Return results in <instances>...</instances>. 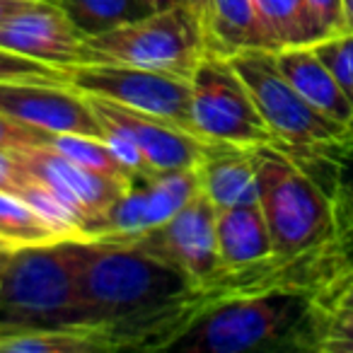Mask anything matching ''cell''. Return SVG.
<instances>
[{
	"instance_id": "7",
	"label": "cell",
	"mask_w": 353,
	"mask_h": 353,
	"mask_svg": "<svg viewBox=\"0 0 353 353\" xmlns=\"http://www.w3.org/2000/svg\"><path fill=\"white\" fill-rule=\"evenodd\" d=\"M192 133L206 143L259 148L276 143L230 59L208 54L192 75Z\"/></svg>"
},
{
	"instance_id": "22",
	"label": "cell",
	"mask_w": 353,
	"mask_h": 353,
	"mask_svg": "<svg viewBox=\"0 0 353 353\" xmlns=\"http://www.w3.org/2000/svg\"><path fill=\"white\" fill-rule=\"evenodd\" d=\"M65 15L85 37H94L150 15L141 0H59Z\"/></svg>"
},
{
	"instance_id": "6",
	"label": "cell",
	"mask_w": 353,
	"mask_h": 353,
	"mask_svg": "<svg viewBox=\"0 0 353 353\" xmlns=\"http://www.w3.org/2000/svg\"><path fill=\"white\" fill-rule=\"evenodd\" d=\"M232 65L247 85L261 119L274 133L276 145L300 148L314 143L336 141L351 133V128L314 109L290 80L281 73L274 51L247 49L230 56Z\"/></svg>"
},
{
	"instance_id": "11",
	"label": "cell",
	"mask_w": 353,
	"mask_h": 353,
	"mask_svg": "<svg viewBox=\"0 0 353 353\" xmlns=\"http://www.w3.org/2000/svg\"><path fill=\"white\" fill-rule=\"evenodd\" d=\"M216 216L218 211L211 199L199 192L170 221L148 230L133 242L184 271L201 288H218L223 279V264L218 254Z\"/></svg>"
},
{
	"instance_id": "21",
	"label": "cell",
	"mask_w": 353,
	"mask_h": 353,
	"mask_svg": "<svg viewBox=\"0 0 353 353\" xmlns=\"http://www.w3.org/2000/svg\"><path fill=\"white\" fill-rule=\"evenodd\" d=\"M109 341L94 329H41L0 339V353H102Z\"/></svg>"
},
{
	"instance_id": "25",
	"label": "cell",
	"mask_w": 353,
	"mask_h": 353,
	"mask_svg": "<svg viewBox=\"0 0 353 353\" xmlns=\"http://www.w3.org/2000/svg\"><path fill=\"white\" fill-rule=\"evenodd\" d=\"M310 49L327 65L329 73L336 78L339 88L353 104V32H339L327 39H319Z\"/></svg>"
},
{
	"instance_id": "32",
	"label": "cell",
	"mask_w": 353,
	"mask_h": 353,
	"mask_svg": "<svg viewBox=\"0 0 353 353\" xmlns=\"http://www.w3.org/2000/svg\"><path fill=\"white\" fill-rule=\"evenodd\" d=\"M32 0H0V22H6L10 15L20 12L22 8L30 6Z\"/></svg>"
},
{
	"instance_id": "10",
	"label": "cell",
	"mask_w": 353,
	"mask_h": 353,
	"mask_svg": "<svg viewBox=\"0 0 353 353\" xmlns=\"http://www.w3.org/2000/svg\"><path fill=\"white\" fill-rule=\"evenodd\" d=\"M15 152L25 179H34L49 187L75 213L88 240H92L99 221L128 187V179L85 170L51 145L15 148Z\"/></svg>"
},
{
	"instance_id": "2",
	"label": "cell",
	"mask_w": 353,
	"mask_h": 353,
	"mask_svg": "<svg viewBox=\"0 0 353 353\" xmlns=\"http://www.w3.org/2000/svg\"><path fill=\"white\" fill-rule=\"evenodd\" d=\"M327 310L317 288L274 285L237 290L211 303L167 351L247 353L276 348L317 351Z\"/></svg>"
},
{
	"instance_id": "9",
	"label": "cell",
	"mask_w": 353,
	"mask_h": 353,
	"mask_svg": "<svg viewBox=\"0 0 353 353\" xmlns=\"http://www.w3.org/2000/svg\"><path fill=\"white\" fill-rule=\"evenodd\" d=\"M199 192V167L133 174L119 201L99 221L92 240H138L148 230L170 221L176 211H182Z\"/></svg>"
},
{
	"instance_id": "18",
	"label": "cell",
	"mask_w": 353,
	"mask_h": 353,
	"mask_svg": "<svg viewBox=\"0 0 353 353\" xmlns=\"http://www.w3.org/2000/svg\"><path fill=\"white\" fill-rule=\"evenodd\" d=\"M274 56L281 73L314 109L343 126H353L351 99L310 46H290V49L274 51Z\"/></svg>"
},
{
	"instance_id": "31",
	"label": "cell",
	"mask_w": 353,
	"mask_h": 353,
	"mask_svg": "<svg viewBox=\"0 0 353 353\" xmlns=\"http://www.w3.org/2000/svg\"><path fill=\"white\" fill-rule=\"evenodd\" d=\"M307 3L314 10V15H317V20L322 22L327 37L339 34L343 30L341 0H307Z\"/></svg>"
},
{
	"instance_id": "1",
	"label": "cell",
	"mask_w": 353,
	"mask_h": 353,
	"mask_svg": "<svg viewBox=\"0 0 353 353\" xmlns=\"http://www.w3.org/2000/svg\"><path fill=\"white\" fill-rule=\"evenodd\" d=\"M221 288H201L170 261L136 242L85 240L80 266V324L112 351H167Z\"/></svg>"
},
{
	"instance_id": "30",
	"label": "cell",
	"mask_w": 353,
	"mask_h": 353,
	"mask_svg": "<svg viewBox=\"0 0 353 353\" xmlns=\"http://www.w3.org/2000/svg\"><path fill=\"white\" fill-rule=\"evenodd\" d=\"M22 182H25V174L17 162V152L10 148H0V192L17 194Z\"/></svg>"
},
{
	"instance_id": "24",
	"label": "cell",
	"mask_w": 353,
	"mask_h": 353,
	"mask_svg": "<svg viewBox=\"0 0 353 353\" xmlns=\"http://www.w3.org/2000/svg\"><path fill=\"white\" fill-rule=\"evenodd\" d=\"M51 148L73 160L75 165L85 167L90 172L107 176H119V179H131V172L121 165L112 148L104 143V138L80 136V133H56Z\"/></svg>"
},
{
	"instance_id": "19",
	"label": "cell",
	"mask_w": 353,
	"mask_h": 353,
	"mask_svg": "<svg viewBox=\"0 0 353 353\" xmlns=\"http://www.w3.org/2000/svg\"><path fill=\"white\" fill-rule=\"evenodd\" d=\"M203 27L211 54L230 59L247 49H266L254 0H208Z\"/></svg>"
},
{
	"instance_id": "8",
	"label": "cell",
	"mask_w": 353,
	"mask_h": 353,
	"mask_svg": "<svg viewBox=\"0 0 353 353\" xmlns=\"http://www.w3.org/2000/svg\"><path fill=\"white\" fill-rule=\"evenodd\" d=\"M65 70L68 85L78 92L112 99L192 131V80L117 63H80Z\"/></svg>"
},
{
	"instance_id": "3",
	"label": "cell",
	"mask_w": 353,
	"mask_h": 353,
	"mask_svg": "<svg viewBox=\"0 0 353 353\" xmlns=\"http://www.w3.org/2000/svg\"><path fill=\"white\" fill-rule=\"evenodd\" d=\"M85 237L0 247V339L80 324Z\"/></svg>"
},
{
	"instance_id": "23",
	"label": "cell",
	"mask_w": 353,
	"mask_h": 353,
	"mask_svg": "<svg viewBox=\"0 0 353 353\" xmlns=\"http://www.w3.org/2000/svg\"><path fill=\"white\" fill-rule=\"evenodd\" d=\"M0 237L12 247L70 240L17 194L0 192Z\"/></svg>"
},
{
	"instance_id": "13",
	"label": "cell",
	"mask_w": 353,
	"mask_h": 353,
	"mask_svg": "<svg viewBox=\"0 0 353 353\" xmlns=\"http://www.w3.org/2000/svg\"><path fill=\"white\" fill-rule=\"evenodd\" d=\"M285 150L329 196L334 218L332 247L341 264V276L348 274L353 271V133L336 141Z\"/></svg>"
},
{
	"instance_id": "35",
	"label": "cell",
	"mask_w": 353,
	"mask_h": 353,
	"mask_svg": "<svg viewBox=\"0 0 353 353\" xmlns=\"http://www.w3.org/2000/svg\"><path fill=\"white\" fill-rule=\"evenodd\" d=\"M187 6L194 8V12H196L199 17H201L203 22H206V12H208V0H184Z\"/></svg>"
},
{
	"instance_id": "12",
	"label": "cell",
	"mask_w": 353,
	"mask_h": 353,
	"mask_svg": "<svg viewBox=\"0 0 353 353\" xmlns=\"http://www.w3.org/2000/svg\"><path fill=\"white\" fill-rule=\"evenodd\" d=\"M85 34L70 22L59 0H32L0 22V49L70 68L83 61Z\"/></svg>"
},
{
	"instance_id": "26",
	"label": "cell",
	"mask_w": 353,
	"mask_h": 353,
	"mask_svg": "<svg viewBox=\"0 0 353 353\" xmlns=\"http://www.w3.org/2000/svg\"><path fill=\"white\" fill-rule=\"evenodd\" d=\"M0 83H49L68 85V70L44 61L27 59L0 49Z\"/></svg>"
},
{
	"instance_id": "34",
	"label": "cell",
	"mask_w": 353,
	"mask_h": 353,
	"mask_svg": "<svg viewBox=\"0 0 353 353\" xmlns=\"http://www.w3.org/2000/svg\"><path fill=\"white\" fill-rule=\"evenodd\" d=\"M143 6L148 8L150 12H157V10H165V8H172L176 3H184V0H141Z\"/></svg>"
},
{
	"instance_id": "20",
	"label": "cell",
	"mask_w": 353,
	"mask_h": 353,
	"mask_svg": "<svg viewBox=\"0 0 353 353\" xmlns=\"http://www.w3.org/2000/svg\"><path fill=\"white\" fill-rule=\"evenodd\" d=\"M254 3L269 51L312 46L319 39H327V32L307 0H254Z\"/></svg>"
},
{
	"instance_id": "37",
	"label": "cell",
	"mask_w": 353,
	"mask_h": 353,
	"mask_svg": "<svg viewBox=\"0 0 353 353\" xmlns=\"http://www.w3.org/2000/svg\"><path fill=\"white\" fill-rule=\"evenodd\" d=\"M351 133H353V126H351Z\"/></svg>"
},
{
	"instance_id": "28",
	"label": "cell",
	"mask_w": 353,
	"mask_h": 353,
	"mask_svg": "<svg viewBox=\"0 0 353 353\" xmlns=\"http://www.w3.org/2000/svg\"><path fill=\"white\" fill-rule=\"evenodd\" d=\"M317 351L322 353H353V312L329 314L327 327L319 339Z\"/></svg>"
},
{
	"instance_id": "17",
	"label": "cell",
	"mask_w": 353,
	"mask_h": 353,
	"mask_svg": "<svg viewBox=\"0 0 353 353\" xmlns=\"http://www.w3.org/2000/svg\"><path fill=\"white\" fill-rule=\"evenodd\" d=\"M216 235L223 276L252 269L274 256L269 225L259 203L221 208L216 216Z\"/></svg>"
},
{
	"instance_id": "14",
	"label": "cell",
	"mask_w": 353,
	"mask_h": 353,
	"mask_svg": "<svg viewBox=\"0 0 353 353\" xmlns=\"http://www.w3.org/2000/svg\"><path fill=\"white\" fill-rule=\"evenodd\" d=\"M0 112L51 133L104 138V126L88 94L70 85L0 83Z\"/></svg>"
},
{
	"instance_id": "15",
	"label": "cell",
	"mask_w": 353,
	"mask_h": 353,
	"mask_svg": "<svg viewBox=\"0 0 353 353\" xmlns=\"http://www.w3.org/2000/svg\"><path fill=\"white\" fill-rule=\"evenodd\" d=\"M88 99L99 119L114 121L133 138L150 172L192 170V167L201 165L208 143L194 136L192 131L176 126L167 119L123 107L112 99L94 97V94H88Z\"/></svg>"
},
{
	"instance_id": "33",
	"label": "cell",
	"mask_w": 353,
	"mask_h": 353,
	"mask_svg": "<svg viewBox=\"0 0 353 353\" xmlns=\"http://www.w3.org/2000/svg\"><path fill=\"white\" fill-rule=\"evenodd\" d=\"M341 15H343L341 32H353V0H341Z\"/></svg>"
},
{
	"instance_id": "16",
	"label": "cell",
	"mask_w": 353,
	"mask_h": 353,
	"mask_svg": "<svg viewBox=\"0 0 353 353\" xmlns=\"http://www.w3.org/2000/svg\"><path fill=\"white\" fill-rule=\"evenodd\" d=\"M254 148H240L230 143H208L206 155L199 165L201 192L213 206L232 208L259 203Z\"/></svg>"
},
{
	"instance_id": "5",
	"label": "cell",
	"mask_w": 353,
	"mask_h": 353,
	"mask_svg": "<svg viewBox=\"0 0 353 353\" xmlns=\"http://www.w3.org/2000/svg\"><path fill=\"white\" fill-rule=\"evenodd\" d=\"M211 54L203 20L187 3L150 12L109 32L85 37L80 63H117L192 80Z\"/></svg>"
},
{
	"instance_id": "29",
	"label": "cell",
	"mask_w": 353,
	"mask_h": 353,
	"mask_svg": "<svg viewBox=\"0 0 353 353\" xmlns=\"http://www.w3.org/2000/svg\"><path fill=\"white\" fill-rule=\"evenodd\" d=\"M319 303L329 314L353 312V271L334 279L319 290Z\"/></svg>"
},
{
	"instance_id": "36",
	"label": "cell",
	"mask_w": 353,
	"mask_h": 353,
	"mask_svg": "<svg viewBox=\"0 0 353 353\" xmlns=\"http://www.w3.org/2000/svg\"><path fill=\"white\" fill-rule=\"evenodd\" d=\"M0 247H12V245H10V242L3 240V237H0Z\"/></svg>"
},
{
	"instance_id": "4",
	"label": "cell",
	"mask_w": 353,
	"mask_h": 353,
	"mask_svg": "<svg viewBox=\"0 0 353 353\" xmlns=\"http://www.w3.org/2000/svg\"><path fill=\"white\" fill-rule=\"evenodd\" d=\"M259 208L269 225L274 259L293 261L334 237L332 203L324 189L285 148H254Z\"/></svg>"
},
{
	"instance_id": "27",
	"label": "cell",
	"mask_w": 353,
	"mask_h": 353,
	"mask_svg": "<svg viewBox=\"0 0 353 353\" xmlns=\"http://www.w3.org/2000/svg\"><path fill=\"white\" fill-rule=\"evenodd\" d=\"M56 133L44 128L30 126L10 114L0 112V148H32V145H51Z\"/></svg>"
}]
</instances>
